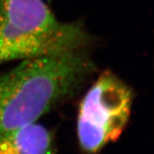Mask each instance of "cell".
<instances>
[{"instance_id":"6da1fadb","label":"cell","mask_w":154,"mask_h":154,"mask_svg":"<svg viewBox=\"0 0 154 154\" xmlns=\"http://www.w3.org/2000/svg\"><path fill=\"white\" fill-rule=\"evenodd\" d=\"M95 70L84 50L25 59L0 75V133L33 123L71 97Z\"/></svg>"},{"instance_id":"7a4b0ae2","label":"cell","mask_w":154,"mask_h":154,"mask_svg":"<svg viewBox=\"0 0 154 154\" xmlns=\"http://www.w3.org/2000/svg\"><path fill=\"white\" fill-rule=\"evenodd\" d=\"M82 22L59 21L43 0H0V63L84 49Z\"/></svg>"},{"instance_id":"3957f363","label":"cell","mask_w":154,"mask_h":154,"mask_svg":"<svg viewBox=\"0 0 154 154\" xmlns=\"http://www.w3.org/2000/svg\"><path fill=\"white\" fill-rule=\"evenodd\" d=\"M134 94L110 71L100 74L78 109L77 136L83 151L96 153L121 136L130 117Z\"/></svg>"},{"instance_id":"277c9868","label":"cell","mask_w":154,"mask_h":154,"mask_svg":"<svg viewBox=\"0 0 154 154\" xmlns=\"http://www.w3.org/2000/svg\"><path fill=\"white\" fill-rule=\"evenodd\" d=\"M0 154H55L54 138L35 122L0 133Z\"/></svg>"}]
</instances>
